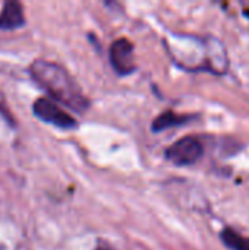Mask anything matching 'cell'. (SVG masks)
Instances as JSON below:
<instances>
[{
    "label": "cell",
    "instance_id": "obj_5",
    "mask_svg": "<svg viewBox=\"0 0 249 250\" xmlns=\"http://www.w3.org/2000/svg\"><path fill=\"white\" fill-rule=\"evenodd\" d=\"M25 25L22 4L18 1H6L0 12V31H13Z\"/></svg>",
    "mask_w": 249,
    "mask_h": 250
},
{
    "label": "cell",
    "instance_id": "obj_4",
    "mask_svg": "<svg viewBox=\"0 0 249 250\" xmlns=\"http://www.w3.org/2000/svg\"><path fill=\"white\" fill-rule=\"evenodd\" d=\"M110 63L117 75L126 76L135 72V56H134V44L128 38L116 40L109 51Z\"/></svg>",
    "mask_w": 249,
    "mask_h": 250
},
{
    "label": "cell",
    "instance_id": "obj_7",
    "mask_svg": "<svg viewBox=\"0 0 249 250\" xmlns=\"http://www.w3.org/2000/svg\"><path fill=\"white\" fill-rule=\"evenodd\" d=\"M220 239L230 250H249V237H244L232 229H225L220 233Z\"/></svg>",
    "mask_w": 249,
    "mask_h": 250
},
{
    "label": "cell",
    "instance_id": "obj_6",
    "mask_svg": "<svg viewBox=\"0 0 249 250\" xmlns=\"http://www.w3.org/2000/svg\"><path fill=\"white\" fill-rule=\"evenodd\" d=\"M189 120H191V116H188V114H176L173 111H166V113H161L153 122L151 127L154 132H161V130H166V129H170L175 126H182L185 123H188Z\"/></svg>",
    "mask_w": 249,
    "mask_h": 250
},
{
    "label": "cell",
    "instance_id": "obj_2",
    "mask_svg": "<svg viewBox=\"0 0 249 250\" xmlns=\"http://www.w3.org/2000/svg\"><path fill=\"white\" fill-rule=\"evenodd\" d=\"M32 113L41 122L53 125L59 129H75L78 126V122L72 116L47 98H38L32 105Z\"/></svg>",
    "mask_w": 249,
    "mask_h": 250
},
{
    "label": "cell",
    "instance_id": "obj_1",
    "mask_svg": "<svg viewBox=\"0 0 249 250\" xmlns=\"http://www.w3.org/2000/svg\"><path fill=\"white\" fill-rule=\"evenodd\" d=\"M29 75L51 98L75 113H85L90 108V101L82 89L60 64L38 59L29 66Z\"/></svg>",
    "mask_w": 249,
    "mask_h": 250
},
{
    "label": "cell",
    "instance_id": "obj_3",
    "mask_svg": "<svg viewBox=\"0 0 249 250\" xmlns=\"http://www.w3.org/2000/svg\"><path fill=\"white\" fill-rule=\"evenodd\" d=\"M164 155L172 164L178 167L192 166L203 157V145L195 138L186 136L172 144L166 149Z\"/></svg>",
    "mask_w": 249,
    "mask_h": 250
}]
</instances>
